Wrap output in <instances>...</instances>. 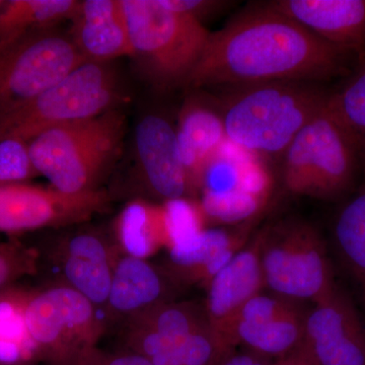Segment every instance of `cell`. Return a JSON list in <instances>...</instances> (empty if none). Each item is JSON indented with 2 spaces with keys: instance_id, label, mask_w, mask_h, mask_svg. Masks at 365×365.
Segmentation results:
<instances>
[{
  "instance_id": "obj_3",
  "label": "cell",
  "mask_w": 365,
  "mask_h": 365,
  "mask_svg": "<svg viewBox=\"0 0 365 365\" xmlns=\"http://www.w3.org/2000/svg\"><path fill=\"white\" fill-rule=\"evenodd\" d=\"M125 118L113 109L91 119L61 125L29 143L39 176L53 188L68 194L88 193L121 150Z\"/></svg>"
},
{
  "instance_id": "obj_13",
  "label": "cell",
  "mask_w": 365,
  "mask_h": 365,
  "mask_svg": "<svg viewBox=\"0 0 365 365\" xmlns=\"http://www.w3.org/2000/svg\"><path fill=\"white\" fill-rule=\"evenodd\" d=\"M306 314L297 300L261 292L237 314L230 333L232 344L245 346L266 359H281L299 347Z\"/></svg>"
},
{
  "instance_id": "obj_17",
  "label": "cell",
  "mask_w": 365,
  "mask_h": 365,
  "mask_svg": "<svg viewBox=\"0 0 365 365\" xmlns=\"http://www.w3.org/2000/svg\"><path fill=\"white\" fill-rule=\"evenodd\" d=\"M176 132L180 157L194 198L202 190L209 165L228 141L222 112L200 100L186 101Z\"/></svg>"
},
{
  "instance_id": "obj_1",
  "label": "cell",
  "mask_w": 365,
  "mask_h": 365,
  "mask_svg": "<svg viewBox=\"0 0 365 365\" xmlns=\"http://www.w3.org/2000/svg\"><path fill=\"white\" fill-rule=\"evenodd\" d=\"M350 55L261 2L210 33L186 86L228 88L270 81L318 83L347 74Z\"/></svg>"
},
{
  "instance_id": "obj_29",
  "label": "cell",
  "mask_w": 365,
  "mask_h": 365,
  "mask_svg": "<svg viewBox=\"0 0 365 365\" xmlns=\"http://www.w3.org/2000/svg\"><path fill=\"white\" fill-rule=\"evenodd\" d=\"M76 365H155L150 360L128 350H104L98 346L88 348L78 357Z\"/></svg>"
},
{
  "instance_id": "obj_24",
  "label": "cell",
  "mask_w": 365,
  "mask_h": 365,
  "mask_svg": "<svg viewBox=\"0 0 365 365\" xmlns=\"http://www.w3.org/2000/svg\"><path fill=\"white\" fill-rule=\"evenodd\" d=\"M28 290L0 289V365H33L39 361L24 319Z\"/></svg>"
},
{
  "instance_id": "obj_20",
  "label": "cell",
  "mask_w": 365,
  "mask_h": 365,
  "mask_svg": "<svg viewBox=\"0 0 365 365\" xmlns=\"http://www.w3.org/2000/svg\"><path fill=\"white\" fill-rule=\"evenodd\" d=\"M170 281L165 271L145 259L122 255L115 265L105 304L108 316L125 321L158 304L170 302Z\"/></svg>"
},
{
  "instance_id": "obj_30",
  "label": "cell",
  "mask_w": 365,
  "mask_h": 365,
  "mask_svg": "<svg viewBox=\"0 0 365 365\" xmlns=\"http://www.w3.org/2000/svg\"><path fill=\"white\" fill-rule=\"evenodd\" d=\"M163 6L170 11L188 14L201 21L209 16L222 13L232 6L234 2L218 0H160Z\"/></svg>"
},
{
  "instance_id": "obj_27",
  "label": "cell",
  "mask_w": 365,
  "mask_h": 365,
  "mask_svg": "<svg viewBox=\"0 0 365 365\" xmlns=\"http://www.w3.org/2000/svg\"><path fill=\"white\" fill-rule=\"evenodd\" d=\"M38 176L29 143L16 138L0 140V185L31 182Z\"/></svg>"
},
{
  "instance_id": "obj_16",
  "label": "cell",
  "mask_w": 365,
  "mask_h": 365,
  "mask_svg": "<svg viewBox=\"0 0 365 365\" xmlns=\"http://www.w3.org/2000/svg\"><path fill=\"white\" fill-rule=\"evenodd\" d=\"M255 222L250 220L234 230L206 228L194 241L168 252L163 270L173 283L207 287L209 281L246 246Z\"/></svg>"
},
{
  "instance_id": "obj_18",
  "label": "cell",
  "mask_w": 365,
  "mask_h": 365,
  "mask_svg": "<svg viewBox=\"0 0 365 365\" xmlns=\"http://www.w3.org/2000/svg\"><path fill=\"white\" fill-rule=\"evenodd\" d=\"M71 21V39L86 61L133 57L121 0H83Z\"/></svg>"
},
{
  "instance_id": "obj_34",
  "label": "cell",
  "mask_w": 365,
  "mask_h": 365,
  "mask_svg": "<svg viewBox=\"0 0 365 365\" xmlns=\"http://www.w3.org/2000/svg\"><path fill=\"white\" fill-rule=\"evenodd\" d=\"M33 365H36V364H33Z\"/></svg>"
},
{
  "instance_id": "obj_26",
  "label": "cell",
  "mask_w": 365,
  "mask_h": 365,
  "mask_svg": "<svg viewBox=\"0 0 365 365\" xmlns=\"http://www.w3.org/2000/svg\"><path fill=\"white\" fill-rule=\"evenodd\" d=\"M167 213L170 234V247L180 248L194 241L206 230L207 218L199 201L194 198H182L163 203Z\"/></svg>"
},
{
  "instance_id": "obj_5",
  "label": "cell",
  "mask_w": 365,
  "mask_h": 365,
  "mask_svg": "<svg viewBox=\"0 0 365 365\" xmlns=\"http://www.w3.org/2000/svg\"><path fill=\"white\" fill-rule=\"evenodd\" d=\"M282 158L283 184L292 195L335 200L353 188L360 170L359 153L331 95Z\"/></svg>"
},
{
  "instance_id": "obj_31",
  "label": "cell",
  "mask_w": 365,
  "mask_h": 365,
  "mask_svg": "<svg viewBox=\"0 0 365 365\" xmlns=\"http://www.w3.org/2000/svg\"><path fill=\"white\" fill-rule=\"evenodd\" d=\"M274 360L266 359L256 353L245 350L232 351L227 355L217 365H272Z\"/></svg>"
},
{
  "instance_id": "obj_15",
  "label": "cell",
  "mask_w": 365,
  "mask_h": 365,
  "mask_svg": "<svg viewBox=\"0 0 365 365\" xmlns=\"http://www.w3.org/2000/svg\"><path fill=\"white\" fill-rule=\"evenodd\" d=\"M266 4L364 61L365 0H273Z\"/></svg>"
},
{
  "instance_id": "obj_22",
  "label": "cell",
  "mask_w": 365,
  "mask_h": 365,
  "mask_svg": "<svg viewBox=\"0 0 365 365\" xmlns=\"http://www.w3.org/2000/svg\"><path fill=\"white\" fill-rule=\"evenodd\" d=\"M78 0H6L0 11V52L32 34L72 20Z\"/></svg>"
},
{
  "instance_id": "obj_28",
  "label": "cell",
  "mask_w": 365,
  "mask_h": 365,
  "mask_svg": "<svg viewBox=\"0 0 365 365\" xmlns=\"http://www.w3.org/2000/svg\"><path fill=\"white\" fill-rule=\"evenodd\" d=\"M40 254L18 241L0 242V289L37 272Z\"/></svg>"
},
{
  "instance_id": "obj_33",
  "label": "cell",
  "mask_w": 365,
  "mask_h": 365,
  "mask_svg": "<svg viewBox=\"0 0 365 365\" xmlns=\"http://www.w3.org/2000/svg\"><path fill=\"white\" fill-rule=\"evenodd\" d=\"M4 4H6V0H0V11H1L2 7H4Z\"/></svg>"
},
{
  "instance_id": "obj_32",
  "label": "cell",
  "mask_w": 365,
  "mask_h": 365,
  "mask_svg": "<svg viewBox=\"0 0 365 365\" xmlns=\"http://www.w3.org/2000/svg\"><path fill=\"white\" fill-rule=\"evenodd\" d=\"M272 365H314L312 360L302 353L299 347L289 354L274 360Z\"/></svg>"
},
{
  "instance_id": "obj_8",
  "label": "cell",
  "mask_w": 365,
  "mask_h": 365,
  "mask_svg": "<svg viewBox=\"0 0 365 365\" xmlns=\"http://www.w3.org/2000/svg\"><path fill=\"white\" fill-rule=\"evenodd\" d=\"M24 319L46 365H76L81 353L98 346L105 331L97 307L67 284L29 292Z\"/></svg>"
},
{
  "instance_id": "obj_25",
  "label": "cell",
  "mask_w": 365,
  "mask_h": 365,
  "mask_svg": "<svg viewBox=\"0 0 365 365\" xmlns=\"http://www.w3.org/2000/svg\"><path fill=\"white\" fill-rule=\"evenodd\" d=\"M331 100L354 139L360 170L365 175V60L342 88L331 93Z\"/></svg>"
},
{
  "instance_id": "obj_23",
  "label": "cell",
  "mask_w": 365,
  "mask_h": 365,
  "mask_svg": "<svg viewBox=\"0 0 365 365\" xmlns=\"http://www.w3.org/2000/svg\"><path fill=\"white\" fill-rule=\"evenodd\" d=\"M332 234L341 263L356 283L365 307V185L338 211Z\"/></svg>"
},
{
  "instance_id": "obj_11",
  "label": "cell",
  "mask_w": 365,
  "mask_h": 365,
  "mask_svg": "<svg viewBox=\"0 0 365 365\" xmlns=\"http://www.w3.org/2000/svg\"><path fill=\"white\" fill-rule=\"evenodd\" d=\"M299 348L314 365H365V328L338 285L314 302Z\"/></svg>"
},
{
  "instance_id": "obj_4",
  "label": "cell",
  "mask_w": 365,
  "mask_h": 365,
  "mask_svg": "<svg viewBox=\"0 0 365 365\" xmlns=\"http://www.w3.org/2000/svg\"><path fill=\"white\" fill-rule=\"evenodd\" d=\"M133 58L160 90L186 86L210 32L188 14L170 11L160 0H121Z\"/></svg>"
},
{
  "instance_id": "obj_12",
  "label": "cell",
  "mask_w": 365,
  "mask_h": 365,
  "mask_svg": "<svg viewBox=\"0 0 365 365\" xmlns=\"http://www.w3.org/2000/svg\"><path fill=\"white\" fill-rule=\"evenodd\" d=\"M262 230L252 235L246 246L232 257L206 287L204 302L209 328L220 360L235 351L230 333L242 307L265 288L262 266Z\"/></svg>"
},
{
  "instance_id": "obj_14",
  "label": "cell",
  "mask_w": 365,
  "mask_h": 365,
  "mask_svg": "<svg viewBox=\"0 0 365 365\" xmlns=\"http://www.w3.org/2000/svg\"><path fill=\"white\" fill-rule=\"evenodd\" d=\"M135 146L141 174L153 195L163 203L192 198L176 127L160 115H148L137 125Z\"/></svg>"
},
{
  "instance_id": "obj_9",
  "label": "cell",
  "mask_w": 365,
  "mask_h": 365,
  "mask_svg": "<svg viewBox=\"0 0 365 365\" xmlns=\"http://www.w3.org/2000/svg\"><path fill=\"white\" fill-rule=\"evenodd\" d=\"M85 62L71 37L52 29L6 48L0 52V114L44 93Z\"/></svg>"
},
{
  "instance_id": "obj_6",
  "label": "cell",
  "mask_w": 365,
  "mask_h": 365,
  "mask_svg": "<svg viewBox=\"0 0 365 365\" xmlns=\"http://www.w3.org/2000/svg\"><path fill=\"white\" fill-rule=\"evenodd\" d=\"M117 78L109 64L85 62L25 104L0 114V140L30 143L43 132L114 109Z\"/></svg>"
},
{
  "instance_id": "obj_21",
  "label": "cell",
  "mask_w": 365,
  "mask_h": 365,
  "mask_svg": "<svg viewBox=\"0 0 365 365\" xmlns=\"http://www.w3.org/2000/svg\"><path fill=\"white\" fill-rule=\"evenodd\" d=\"M117 248L122 255L145 259L169 249L170 234L163 203L135 199L127 204L114 225Z\"/></svg>"
},
{
  "instance_id": "obj_7",
  "label": "cell",
  "mask_w": 365,
  "mask_h": 365,
  "mask_svg": "<svg viewBox=\"0 0 365 365\" xmlns=\"http://www.w3.org/2000/svg\"><path fill=\"white\" fill-rule=\"evenodd\" d=\"M265 287L274 294L314 302L336 287L318 228L302 220H287L261 228Z\"/></svg>"
},
{
  "instance_id": "obj_19",
  "label": "cell",
  "mask_w": 365,
  "mask_h": 365,
  "mask_svg": "<svg viewBox=\"0 0 365 365\" xmlns=\"http://www.w3.org/2000/svg\"><path fill=\"white\" fill-rule=\"evenodd\" d=\"M119 257L100 235L81 232L60 245L57 260L67 285L97 307L107 302Z\"/></svg>"
},
{
  "instance_id": "obj_10",
  "label": "cell",
  "mask_w": 365,
  "mask_h": 365,
  "mask_svg": "<svg viewBox=\"0 0 365 365\" xmlns=\"http://www.w3.org/2000/svg\"><path fill=\"white\" fill-rule=\"evenodd\" d=\"M109 205V194L102 189L68 194L31 182L0 185V232L18 235L71 227L88 222Z\"/></svg>"
},
{
  "instance_id": "obj_2",
  "label": "cell",
  "mask_w": 365,
  "mask_h": 365,
  "mask_svg": "<svg viewBox=\"0 0 365 365\" xmlns=\"http://www.w3.org/2000/svg\"><path fill=\"white\" fill-rule=\"evenodd\" d=\"M330 95L306 81L228 86L220 103L228 143L257 158L282 157Z\"/></svg>"
}]
</instances>
